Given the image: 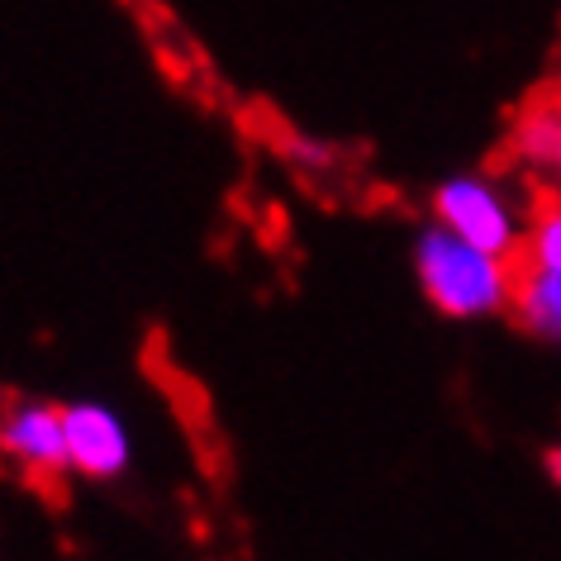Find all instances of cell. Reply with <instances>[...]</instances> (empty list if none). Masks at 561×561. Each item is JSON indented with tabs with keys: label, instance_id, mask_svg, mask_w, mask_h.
Returning a JSON list of instances; mask_svg holds the SVG:
<instances>
[{
	"label": "cell",
	"instance_id": "1",
	"mask_svg": "<svg viewBox=\"0 0 561 561\" xmlns=\"http://www.w3.org/2000/svg\"><path fill=\"white\" fill-rule=\"evenodd\" d=\"M414 276L428 305L447 319H490L514 305V272L510 257L485 252L453 233L447 224H428L414 238Z\"/></svg>",
	"mask_w": 561,
	"mask_h": 561
},
{
	"label": "cell",
	"instance_id": "2",
	"mask_svg": "<svg viewBox=\"0 0 561 561\" xmlns=\"http://www.w3.org/2000/svg\"><path fill=\"white\" fill-rule=\"evenodd\" d=\"M433 215L453 233L467 238V243L500 252V257H514L518 243H524V219L514 215L504 191L485 176H447L433 191Z\"/></svg>",
	"mask_w": 561,
	"mask_h": 561
},
{
	"label": "cell",
	"instance_id": "3",
	"mask_svg": "<svg viewBox=\"0 0 561 561\" xmlns=\"http://www.w3.org/2000/svg\"><path fill=\"white\" fill-rule=\"evenodd\" d=\"M62 428H67V471L91 476V481H115L134 461V438L119 410L101 400H77L62 404Z\"/></svg>",
	"mask_w": 561,
	"mask_h": 561
},
{
	"label": "cell",
	"instance_id": "4",
	"mask_svg": "<svg viewBox=\"0 0 561 561\" xmlns=\"http://www.w3.org/2000/svg\"><path fill=\"white\" fill-rule=\"evenodd\" d=\"M0 447L34 471H67V428L62 410L44 400H24L0 419Z\"/></svg>",
	"mask_w": 561,
	"mask_h": 561
},
{
	"label": "cell",
	"instance_id": "5",
	"mask_svg": "<svg viewBox=\"0 0 561 561\" xmlns=\"http://www.w3.org/2000/svg\"><path fill=\"white\" fill-rule=\"evenodd\" d=\"M514 305H518V319H524L538 339L561 347V276L557 272L533 266V272L514 286Z\"/></svg>",
	"mask_w": 561,
	"mask_h": 561
},
{
	"label": "cell",
	"instance_id": "6",
	"mask_svg": "<svg viewBox=\"0 0 561 561\" xmlns=\"http://www.w3.org/2000/svg\"><path fill=\"white\" fill-rule=\"evenodd\" d=\"M518 152L538 167H561V115H533L518 129Z\"/></svg>",
	"mask_w": 561,
	"mask_h": 561
},
{
	"label": "cell",
	"instance_id": "7",
	"mask_svg": "<svg viewBox=\"0 0 561 561\" xmlns=\"http://www.w3.org/2000/svg\"><path fill=\"white\" fill-rule=\"evenodd\" d=\"M528 252H533V266L561 276V205L538 215V224H533V233H528Z\"/></svg>",
	"mask_w": 561,
	"mask_h": 561
},
{
	"label": "cell",
	"instance_id": "8",
	"mask_svg": "<svg viewBox=\"0 0 561 561\" xmlns=\"http://www.w3.org/2000/svg\"><path fill=\"white\" fill-rule=\"evenodd\" d=\"M290 158L305 162V167H324L333 158L329 144H314V138H290Z\"/></svg>",
	"mask_w": 561,
	"mask_h": 561
},
{
	"label": "cell",
	"instance_id": "9",
	"mask_svg": "<svg viewBox=\"0 0 561 561\" xmlns=\"http://www.w3.org/2000/svg\"><path fill=\"white\" fill-rule=\"evenodd\" d=\"M547 476H552V481L561 485V447H552V453H547Z\"/></svg>",
	"mask_w": 561,
	"mask_h": 561
}]
</instances>
